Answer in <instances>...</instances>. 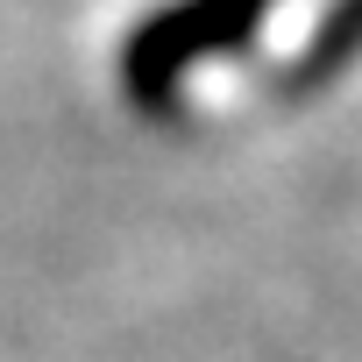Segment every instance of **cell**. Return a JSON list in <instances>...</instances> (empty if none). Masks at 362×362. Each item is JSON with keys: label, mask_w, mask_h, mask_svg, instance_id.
I'll list each match as a JSON object with an SVG mask.
<instances>
[{"label": "cell", "mask_w": 362, "mask_h": 362, "mask_svg": "<svg viewBox=\"0 0 362 362\" xmlns=\"http://www.w3.org/2000/svg\"><path fill=\"white\" fill-rule=\"evenodd\" d=\"M277 8L284 0H156L121 36V64H114L121 100L135 114H170L206 64L242 57Z\"/></svg>", "instance_id": "cell-1"}, {"label": "cell", "mask_w": 362, "mask_h": 362, "mask_svg": "<svg viewBox=\"0 0 362 362\" xmlns=\"http://www.w3.org/2000/svg\"><path fill=\"white\" fill-rule=\"evenodd\" d=\"M355 50H362V0H327V15L313 22V36H305L298 64H291V71H277V86H284V93H305V86L334 78Z\"/></svg>", "instance_id": "cell-2"}]
</instances>
